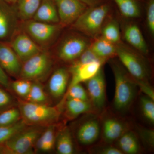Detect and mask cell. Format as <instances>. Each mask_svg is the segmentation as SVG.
Masks as SVG:
<instances>
[{"label": "cell", "instance_id": "1", "mask_svg": "<svg viewBox=\"0 0 154 154\" xmlns=\"http://www.w3.org/2000/svg\"><path fill=\"white\" fill-rule=\"evenodd\" d=\"M110 60L115 82L113 107L117 112L125 113L129 110L134 102L137 83L121 63L111 59Z\"/></svg>", "mask_w": 154, "mask_h": 154}, {"label": "cell", "instance_id": "2", "mask_svg": "<svg viewBox=\"0 0 154 154\" xmlns=\"http://www.w3.org/2000/svg\"><path fill=\"white\" fill-rule=\"evenodd\" d=\"M112 2L108 0L88 7L72 25L73 27L88 37L94 38L99 37L112 10Z\"/></svg>", "mask_w": 154, "mask_h": 154}, {"label": "cell", "instance_id": "3", "mask_svg": "<svg viewBox=\"0 0 154 154\" xmlns=\"http://www.w3.org/2000/svg\"><path fill=\"white\" fill-rule=\"evenodd\" d=\"M18 108L22 119L27 125L42 126L53 125L57 121L60 115V107L27 101H19Z\"/></svg>", "mask_w": 154, "mask_h": 154}, {"label": "cell", "instance_id": "4", "mask_svg": "<svg viewBox=\"0 0 154 154\" xmlns=\"http://www.w3.org/2000/svg\"><path fill=\"white\" fill-rule=\"evenodd\" d=\"M119 62L137 83L148 82L150 71L143 55L122 42L116 44Z\"/></svg>", "mask_w": 154, "mask_h": 154}, {"label": "cell", "instance_id": "5", "mask_svg": "<svg viewBox=\"0 0 154 154\" xmlns=\"http://www.w3.org/2000/svg\"><path fill=\"white\" fill-rule=\"evenodd\" d=\"M42 131L40 126L26 127L3 144L6 154L33 153L36 141Z\"/></svg>", "mask_w": 154, "mask_h": 154}, {"label": "cell", "instance_id": "6", "mask_svg": "<svg viewBox=\"0 0 154 154\" xmlns=\"http://www.w3.org/2000/svg\"><path fill=\"white\" fill-rule=\"evenodd\" d=\"M51 64L49 54L42 51L24 62L19 76L30 81L41 79L49 72Z\"/></svg>", "mask_w": 154, "mask_h": 154}, {"label": "cell", "instance_id": "7", "mask_svg": "<svg viewBox=\"0 0 154 154\" xmlns=\"http://www.w3.org/2000/svg\"><path fill=\"white\" fill-rule=\"evenodd\" d=\"M91 42L87 37L80 35H72L65 38L57 51L60 59L65 63L76 61L90 46Z\"/></svg>", "mask_w": 154, "mask_h": 154}, {"label": "cell", "instance_id": "8", "mask_svg": "<svg viewBox=\"0 0 154 154\" xmlns=\"http://www.w3.org/2000/svg\"><path fill=\"white\" fill-rule=\"evenodd\" d=\"M86 90L94 112L101 113L106 103V82L103 66L94 77L86 82Z\"/></svg>", "mask_w": 154, "mask_h": 154}, {"label": "cell", "instance_id": "9", "mask_svg": "<svg viewBox=\"0 0 154 154\" xmlns=\"http://www.w3.org/2000/svg\"><path fill=\"white\" fill-rule=\"evenodd\" d=\"M59 23L62 26L72 25L88 7L79 0H54Z\"/></svg>", "mask_w": 154, "mask_h": 154}, {"label": "cell", "instance_id": "10", "mask_svg": "<svg viewBox=\"0 0 154 154\" xmlns=\"http://www.w3.org/2000/svg\"><path fill=\"white\" fill-rule=\"evenodd\" d=\"M101 134V121L98 116L94 115L80 125L77 129L76 137L80 145L88 146L96 143Z\"/></svg>", "mask_w": 154, "mask_h": 154}, {"label": "cell", "instance_id": "11", "mask_svg": "<svg viewBox=\"0 0 154 154\" xmlns=\"http://www.w3.org/2000/svg\"><path fill=\"white\" fill-rule=\"evenodd\" d=\"M25 30L31 38L40 43L51 41L59 31L60 26L55 24L45 23L33 20L28 21Z\"/></svg>", "mask_w": 154, "mask_h": 154}, {"label": "cell", "instance_id": "12", "mask_svg": "<svg viewBox=\"0 0 154 154\" xmlns=\"http://www.w3.org/2000/svg\"><path fill=\"white\" fill-rule=\"evenodd\" d=\"M128 129L122 119L113 116H106L101 122V136L105 143L111 144Z\"/></svg>", "mask_w": 154, "mask_h": 154}, {"label": "cell", "instance_id": "13", "mask_svg": "<svg viewBox=\"0 0 154 154\" xmlns=\"http://www.w3.org/2000/svg\"><path fill=\"white\" fill-rule=\"evenodd\" d=\"M105 63L97 60L85 63H72L69 70L72 79L69 87L78 83L86 82L98 72Z\"/></svg>", "mask_w": 154, "mask_h": 154}, {"label": "cell", "instance_id": "14", "mask_svg": "<svg viewBox=\"0 0 154 154\" xmlns=\"http://www.w3.org/2000/svg\"><path fill=\"white\" fill-rule=\"evenodd\" d=\"M11 47L23 62L42 51L28 34L25 33L17 35L11 42Z\"/></svg>", "mask_w": 154, "mask_h": 154}, {"label": "cell", "instance_id": "15", "mask_svg": "<svg viewBox=\"0 0 154 154\" xmlns=\"http://www.w3.org/2000/svg\"><path fill=\"white\" fill-rule=\"evenodd\" d=\"M0 66L6 73L14 77L20 76L21 61L11 46L0 43Z\"/></svg>", "mask_w": 154, "mask_h": 154}, {"label": "cell", "instance_id": "16", "mask_svg": "<svg viewBox=\"0 0 154 154\" xmlns=\"http://www.w3.org/2000/svg\"><path fill=\"white\" fill-rule=\"evenodd\" d=\"M69 72L65 68L57 69L50 78L48 88L50 94L55 99H60L67 91Z\"/></svg>", "mask_w": 154, "mask_h": 154}, {"label": "cell", "instance_id": "17", "mask_svg": "<svg viewBox=\"0 0 154 154\" xmlns=\"http://www.w3.org/2000/svg\"><path fill=\"white\" fill-rule=\"evenodd\" d=\"M123 34L125 40L134 50L144 56L148 54L147 44L137 25L130 23L125 25Z\"/></svg>", "mask_w": 154, "mask_h": 154}, {"label": "cell", "instance_id": "18", "mask_svg": "<svg viewBox=\"0 0 154 154\" xmlns=\"http://www.w3.org/2000/svg\"><path fill=\"white\" fill-rule=\"evenodd\" d=\"M33 18L35 21L45 23H59L57 9L53 0H42Z\"/></svg>", "mask_w": 154, "mask_h": 154}, {"label": "cell", "instance_id": "19", "mask_svg": "<svg viewBox=\"0 0 154 154\" xmlns=\"http://www.w3.org/2000/svg\"><path fill=\"white\" fill-rule=\"evenodd\" d=\"M89 48L98 58L105 62L116 56V44L107 41L101 36L94 38Z\"/></svg>", "mask_w": 154, "mask_h": 154}, {"label": "cell", "instance_id": "20", "mask_svg": "<svg viewBox=\"0 0 154 154\" xmlns=\"http://www.w3.org/2000/svg\"><path fill=\"white\" fill-rule=\"evenodd\" d=\"M65 101V113L69 119H73L82 114L95 113L90 101L73 99H66Z\"/></svg>", "mask_w": 154, "mask_h": 154}, {"label": "cell", "instance_id": "21", "mask_svg": "<svg viewBox=\"0 0 154 154\" xmlns=\"http://www.w3.org/2000/svg\"><path fill=\"white\" fill-rule=\"evenodd\" d=\"M117 146L123 154H136L141 148L137 135L128 129L124 132L116 141Z\"/></svg>", "mask_w": 154, "mask_h": 154}, {"label": "cell", "instance_id": "22", "mask_svg": "<svg viewBox=\"0 0 154 154\" xmlns=\"http://www.w3.org/2000/svg\"><path fill=\"white\" fill-rule=\"evenodd\" d=\"M55 127L51 125L43 130L35 144V148L38 152H47L51 151L55 146Z\"/></svg>", "mask_w": 154, "mask_h": 154}, {"label": "cell", "instance_id": "23", "mask_svg": "<svg viewBox=\"0 0 154 154\" xmlns=\"http://www.w3.org/2000/svg\"><path fill=\"white\" fill-rule=\"evenodd\" d=\"M55 146L60 154H72L74 152V146L70 130L67 127L58 133L56 138Z\"/></svg>", "mask_w": 154, "mask_h": 154}, {"label": "cell", "instance_id": "24", "mask_svg": "<svg viewBox=\"0 0 154 154\" xmlns=\"http://www.w3.org/2000/svg\"><path fill=\"white\" fill-rule=\"evenodd\" d=\"M117 6L123 17L128 19L140 17L141 13L140 0H111Z\"/></svg>", "mask_w": 154, "mask_h": 154}, {"label": "cell", "instance_id": "25", "mask_svg": "<svg viewBox=\"0 0 154 154\" xmlns=\"http://www.w3.org/2000/svg\"><path fill=\"white\" fill-rule=\"evenodd\" d=\"M14 25V14L6 7L0 5V39H5L10 36Z\"/></svg>", "mask_w": 154, "mask_h": 154}, {"label": "cell", "instance_id": "26", "mask_svg": "<svg viewBox=\"0 0 154 154\" xmlns=\"http://www.w3.org/2000/svg\"><path fill=\"white\" fill-rule=\"evenodd\" d=\"M42 0H18L17 13L22 20L28 21L33 18Z\"/></svg>", "mask_w": 154, "mask_h": 154}, {"label": "cell", "instance_id": "27", "mask_svg": "<svg viewBox=\"0 0 154 154\" xmlns=\"http://www.w3.org/2000/svg\"><path fill=\"white\" fill-rule=\"evenodd\" d=\"M101 36L115 44L122 42L118 22L115 19L106 22L101 32Z\"/></svg>", "mask_w": 154, "mask_h": 154}, {"label": "cell", "instance_id": "28", "mask_svg": "<svg viewBox=\"0 0 154 154\" xmlns=\"http://www.w3.org/2000/svg\"><path fill=\"white\" fill-rule=\"evenodd\" d=\"M27 126V125L22 119L11 125L0 126V146L2 145Z\"/></svg>", "mask_w": 154, "mask_h": 154}, {"label": "cell", "instance_id": "29", "mask_svg": "<svg viewBox=\"0 0 154 154\" xmlns=\"http://www.w3.org/2000/svg\"><path fill=\"white\" fill-rule=\"evenodd\" d=\"M26 101L38 104H45L47 97L42 86L38 83H32L29 94L25 98Z\"/></svg>", "mask_w": 154, "mask_h": 154}, {"label": "cell", "instance_id": "30", "mask_svg": "<svg viewBox=\"0 0 154 154\" xmlns=\"http://www.w3.org/2000/svg\"><path fill=\"white\" fill-rule=\"evenodd\" d=\"M22 119L19 108L12 107L0 113V126H8Z\"/></svg>", "mask_w": 154, "mask_h": 154}, {"label": "cell", "instance_id": "31", "mask_svg": "<svg viewBox=\"0 0 154 154\" xmlns=\"http://www.w3.org/2000/svg\"><path fill=\"white\" fill-rule=\"evenodd\" d=\"M141 110L145 118L151 124L154 123V100L143 95L140 100Z\"/></svg>", "mask_w": 154, "mask_h": 154}, {"label": "cell", "instance_id": "32", "mask_svg": "<svg viewBox=\"0 0 154 154\" xmlns=\"http://www.w3.org/2000/svg\"><path fill=\"white\" fill-rule=\"evenodd\" d=\"M66 99L90 101L87 90L82 85V83H78L69 87L66 91Z\"/></svg>", "mask_w": 154, "mask_h": 154}, {"label": "cell", "instance_id": "33", "mask_svg": "<svg viewBox=\"0 0 154 154\" xmlns=\"http://www.w3.org/2000/svg\"><path fill=\"white\" fill-rule=\"evenodd\" d=\"M32 84L31 81L21 79L13 82L11 87L16 94L25 99L29 94Z\"/></svg>", "mask_w": 154, "mask_h": 154}, {"label": "cell", "instance_id": "34", "mask_svg": "<svg viewBox=\"0 0 154 154\" xmlns=\"http://www.w3.org/2000/svg\"><path fill=\"white\" fill-rule=\"evenodd\" d=\"M146 24L149 33L154 35V0H146Z\"/></svg>", "mask_w": 154, "mask_h": 154}, {"label": "cell", "instance_id": "35", "mask_svg": "<svg viewBox=\"0 0 154 154\" xmlns=\"http://www.w3.org/2000/svg\"><path fill=\"white\" fill-rule=\"evenodd\" d=\"M97 60L103 61L97 57L94 54V53L89 48V47L82 54V55L80 56L79 58L74 63H85Z\"/></svg>", "mask_w": 154, "mask_h": 154}, {"label": "cell", "instance_id": "36", "mask_svg": "<svg viewBox=\"0 0 154 154\" xmlns=\"http://www.w3.org/2000/svg\"><path fill=\"white\" fill-rule=\"evenodd\" d=\"M140 134L142 139L148 146L152 148L154 146V132L152 129L141 128L140 130Z\"/></svg>", "mask_w": 154, "mask_h": 154}, {"label": "cell", "instance_id": "37", "mask_svg": "<svg viewBox=\"0 0 154 154\" xmlns=\"http://www.w3.org/2000/svg\"><path fill=\"white\" fill-rule=\"evenodd\" d=\"M12 102L11 96L0 87V109L8 107Z\"/></svg>", "mask_w": 154, "mask_h": 154}, {"label": "cell", "instance_id": "38", "mask_svg": "<svg viewBox=\"0 0 154 154\" xmlns=\"http://www.w3.org/2000/svg\"><path fill=\"white\" fill-rule=\"evenodd\" d=\"M97 154H123L117 146H106L96 149Z\"/></svg>", "mask_w": 154, "mask_h": 154}, {"label": "cell", "instance_id": "39", "mask_svg": "<svg viewBox=\"0 0 154 154\" xmlns=\"http://www.w3.org/2000/svg\"><path fill=\"white\" fill-rule=\"evenodd\" d=\"M138 87L144 95L154 100V93L152 88L148 82L137 83Z\"/></svg>", "mask_w": 154, "mask_h": 154}, {"label": "cell", "instance_id": "40", "mask_svg": "<svg viewBox=\"0 0 154 154\" xmlns=\"http://www.w3.org/2000/svg\"><path fill=\"white\" fill-rule=\"evenodd\" d=\"M0 85L6 88H10V84L8 77L7 73L1 66H0Z\"/></svg>", "mask_w": 154, "mask_h": 154}, {"label": "cell", "instance_id": "41", "mask_svg": "<svg viewBox=\"0 0 154 154\" xmlns=\"http://www.w3.org/2000/svg\"><path fill=\"white\" fill-rule=\"evenodd\" d=\"M81 2L85 4L88 7H92L99 5L108 0H79Z\"/></svg>", "mask_w": 154, "mask_h": 154}, {"label": "cell", "instance_id": "42", "mask_svg": "<svg viewBox=\"0 0 154 154\" xmlns=\"http://www.w3.org/2000/svg\"><path fill=\"white\" fill-rule=\"evenodd\" d=\"M6 154L5 149L4 146H0V154Z\"/></svg>", "mask_w": 154, "mask_h": 154}, {"label": "cell", "instance_id": "43", "mask_svg": "<svg viewBox=\"0 0 154 154\" xmlns=\"http://www.w3.org/2000/svg\"><path fill=\"white\" fill-rule=\"evenodd\" d=\"M7 2L10 4H14L17 3L18 0H5Z\"/></svg>", "mask_w": 154, "mask_h": 154}]
</instances>
